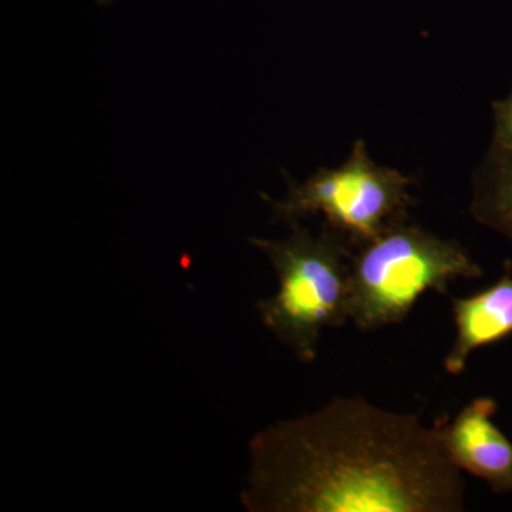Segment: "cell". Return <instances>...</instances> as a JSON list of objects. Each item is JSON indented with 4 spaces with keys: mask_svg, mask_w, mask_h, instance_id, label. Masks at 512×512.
Masks as SVG:
<instances>
[{
    "mask_svg": "<svg viewBox=\"0 0 512 512\" xmlns=\"http://www.w3.org/2000/svg\"><path fill=\"white\" fill-rule=\"evenodd\" d=\"M410 187L407 175L377 164L365 141L357 140L342 165L320 168L303 183L289 180L284 200L266 201L276 220L291 225L322 215L326 227L360 247L393 221L407 217L414 202Z\"/></svg>",
    "mask_w": 512,
    "mask_h": 512,
    "instance_id": "cell-4",
    "label": "cell"
},
{
    "mask_svg": "<svg viewBox=\"0 0 512 512\" xmlns=\"http://www.w3.org/2000/svg\"><path fill=\"white\" fill-rule=\"evenodd\" d=\"M464 498L437 420L429 427L362 397L256 433L241 493L251 512H460Z\"/></svg>",
    "mask_w": 512,
    "mask_h": 512,
    "instance_id": "cell-1",
    "label": "cell"
},
{
    "mask_svg": "<svg viewBox=\"0 0 512 512\" xmlns=\"http://www.w3.org/2000/svg\"><path fill=\"white\" fill-rule=\"evenodd\" d=\"M282 239L252 238L278 279L274 296L256 302L262 323L302 363L315 362L323 330L350 320V242L329 227L301 222Z\"/></svg>",
    "mask_w": 512,
    "mask_h": 512,
    "instance_id": "cell-2",
    "label": "cell"
},
{
    "mask_svg": "<svg viewBox=\"0 0 512 512\" xmlns=\"http://www.w3.org/2000/svg\"><path fill=\"white\" fill-rule=\"evenodd\" d=\"M481 275L463 245L400 218L350 258V322L365 332L397 325L424 293Z\"/></svg>",
    "mask_w": 512,
    "mask_h": 512,
    "instance_id": "cell-3",
    "label": "cell"
},
{
    "mask_svg": "<svg viewBox=\"0 0 512 512\" xmlns=\"http://www.w3.org/2000/svg\"><path fill=\"white\" fill-rule=\"evenodd\" d=\"M471 214L512 241V150L491 143L473 180Z\"/></svg>",
    "mask_w": 512,
    "mask_h": 512,
    "instance_id": "cell-7",
    "label": "cell"
},
{
    "mask_svg": "<svg viewBox=\"0 0 512 512\" xmlns=\"http://www.w3.org/2000/svg\"><path fill=\"white\" fill-rule=\"evenodd\" d=\"M493 144L512 150V92L493 103Z\"/></svg>",
    "mask_w": 512,
    "mask_h": 512,
    "instance_id": "cell-8",
    "label": "cell"
},
{
    "mask_svg": "<svg viewBox=\"0 0 512 512\" xmlns=\"http://www.w3.org/2000/svg\"><path fill=\"white\" fill-rule=\"evenodd\" d=\"M456 339L444 360L446 372L460 375L471 353L512 335V271L470 298L451 301Z\"/></svg>",
    "mask_w": 512,
    "mask_h": 512,
    "instance_id": "cell-6",
    "label": "cell"
},
{
    "mask_svg": "<svg viewBox=\"0 0 512 512\" xmlns=\"http://www.w3.org/2000/svg\"><path fill=\"white\" fill-rule=\"evenodd\" d=\"M497 403L478 397L453 420L437 419L441 444L460 471L484 480L497 493L512 491V443L495 426Z\"/></svg>",
    "mask_w": 512,
    "mask_h": 512,
    "instance_id": "cell-5",
    "label": "cell"
}]
</instances>
